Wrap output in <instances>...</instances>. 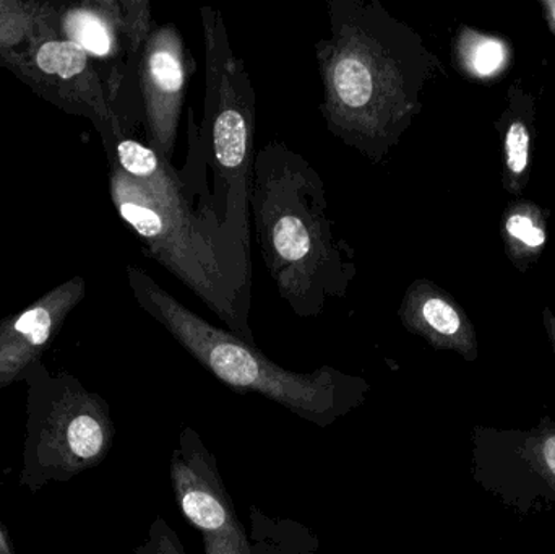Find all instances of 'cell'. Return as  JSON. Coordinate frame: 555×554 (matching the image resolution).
Instances as JSON below:
<instances>
[{"label": "cell", "instance_id": "1", "mask_svg": "<svg viewBox=\"0 0 555 554\" xmlns=\"http://www.w3.org/2000/svg\"><path fill=\"white\" fill-rule=\"evenodd\" d=\"M328 20V38L315 44L326 129L380 163L421 113L439 59L377 0H330Z\"/></svg>", "mask_w": 555, "mask_h": 554}, {"label": "cell", "instance_id": "2", "mask_svg": "<svg viewBox=\"0 0 555 554\" xmlns=\"http://www.w3.org/2000/svg\"><path fill=\"white\" fill-rule=\"evenodd\" d=\"M250 220L278 295L294 314L315 318L346 298L358 275L356 250L335 233L319 172L284 142L254 155Z\"/></svg>", "mask_w": 555, "mask_h": 554}, {"label": "cell", "instance_id": "3", "mask_svg": "<svg viewBox=\"0 0 555 554\" xmlns=\"http://www.w3.org/2000/svg\"><path fill=\"white\" fill-rule=\"evenodd\" d=\"M126 182L120 217L231 334L256 345L250 325L253 259L221 227L211 202L195 208L188 179L163 158L149 178L127 176Z\"/></svg>", "mask_w": 555, "mask_h": 554}, {"label": "cell", "instance_id": "4", "mask_svg": "<svg viewBox=\"0 0 555 554\" xmlns=\"http://www.w3.org/2000/svg\"><path fill=\"white\" fill-rule=\"evenodd\" d=\"M143 308L171 337L237 394H260L313 425H333L367 400L371 384L332 366L294 373L273 363L257 345L241 340L185 308L149 276L137 282Z\"/></svg>", "mask_w": 555, "mask_h": 554}, {"label": "cell", "instance_id": "5", "mask_svg": "<svg viewBox=\"0 0 555 554\" xmlns=\"http://www.w3.org/2000/svg\"><path fill=\"white\" fill-rule=\"evenodd\" d=\"M205 42V111L197 132L201 159L214 168L211 207L231 240L253 259V181L256 91L243 59L236 57L223 15L202 9Z\"/></svg>", "mask_w": 555, "mask_h": 554}, {"label": "cell", "instance_id": "6", "mask_svg": "<svg viewBox=\"0 0 555 554\" xmlns=\"http://www.w3.org/2000/svg\"><path fill=\"white\" fill-rule=\"evenodd\" d=\"M20 487L38 493L103 464L114 445L106 400L70 377L28 376Z\"/></svg>", "mask_w": 555, "mask_h": 554}, {"label": "cell", "instance_id": "7", "mask_svg": "<svg viewBox=\"0 0 555 554\" xmlns=\"http://www.w3.org/2000/svg\"><path fill=\"white\" fill-rule=\"evenodd\" d=\"M169 474L182 516L204 539L230 537L244 530L217 459L195 429L184 428L179 435Z\"/></svg>", "mask_w": 555, "mask_h": 554}, {"label": "cell", "instance_id": "8", "mask_svg": "<svg viewBox=\"0 0 555 554\" xmlns=\"http://www.w3.org/2000/svg\"><path fill=\"white\" fill-rule=\"evenodd\" d=\"M143 62L150 149L171 163L178 142L179 120L189 85V54L175 23L159 26L150 36Z\"/></svg>", "mask_w": 555, "mask_h": 554}, {"label": "cell", "instance_id": "9", "mask_svg": "<svg viewBox=\"0 0 555 554\" xmlns=\"http://www.w3.org/2000/svg\"><path fill=\"white\" fill-rule=\"evenodd\" d=\"M398 318L406 331L426 340L436 350L455 351L466 361L479 355L478 337L466 312L455 298L429 280L408 286Z\"/></svg>", "mask_w": 555, "mask_h": 554}, {"label": "cell", "instance_id": "10", "mask_svg": "<svg viewBox=\"0 0 555 554\" xmlns=\"http://www.w3.org/2000/svg\"><path fill=\"white\" fill-rule=\"evenodd\" d=\"M534 101L520 85L508 91V106L498 123L504 155V188L520 195L530 181L531 145H533Z\"/></svg>", "mask_w": 555, "mask_h": 554}, {"label": "cell", "instance_id": "11", "mask_svg": "<svg viewBox=\"0 0 555 554\" xmlns=\"http://www.w3.org/2000/svg\"><path fill=\"white\" fill-rule=\"evenodd\" d=\"M502 237L512 262L527 272L546 247L547 220L543 208L527 201L514 202L502 218Z\"/></svg>", "mask_w": 555, "mask_h": 554}, {"label": "cell", "instance_id": "12", "mask_svg": "<svg viewBox=\"0 0 555 554\" xmlns=\"http://www.w3.org/2000/svg\"><path fill=\"white\" fill-rule=\"evenodd\" d=\"M453 57L463 74L476 80H489L507 68L511 51L504 39L462 28L453 42Z\"/></svg>", "mask_w": 555, "mask_h": 554}, {"label": "cell", "instance_id": "13", "mask_svg": "<svg viewBox=\"0 0 555 554\" xmlns=\"http://www.w3.org/2000/svg\"><path fill=\"white\" fill-rule=\"evenodd\" d=\"M36 62L46 74L72 78L87 67V51L77 41H52L41 46Z\"/></svg>", "mask_w": 555, "mask_h": 554}, {"label": "cell", "instance_id": "14", "mask_svg": "<svg viewBox=\"0 0 555 554\" xmlns=\"http://www.w3.org/2000/svg\"><path fill=\"white\" fill-rule=\"evenodd\" d=\"M525 458L555 494V423L546 420L528 436Z\"/></svg>", "mask_w": 555, "mask_h": 554}, {"label": "cell", "instance_id": "15", "mask_svg": "<svg viewBox=\"0 0 555 554\" xmlns=\"http://www.w3.org/2000/svg\"><path fill=\"white\" fill-rule=\"evenodd\" d=\"M70 31L85 51L106 55L111 51V36L106 25L91 13H77L70 18Z\"/></svg>", "mask_w": 555, "mask_h": 554}, {"label": "cell", "instance_id": "16", "mask_svg": "<svg viewBox=\"0 0 555 554\" xmlns=\"http://www.w3.org/2000/svg\"><path fill=\"white\" fill-rule=\"evenodd\" d=\"M13 331L18 334L20 340L25 344L26 357L35 353V350L44 347L51 338L52 318L46 309L36 308L20 315L13 324Z\"/></svg>", "mask_w": 555, "mask_h": 554}, {"label": "cell", "instance_id": "17", "mask_svg": "<svg viewBox=\"0 0 555 554\" xmlns=\"http://www.w3.org/2000/svg\"><path fill=\"white\" fill-rule=\"evenodd\" d=\"M117 158L126 175L133 179L149 178L162 159L150 146L142 145L137 140L119 142Z\"/></svg>", "mask_w": 555, "mask_h": 554}, {"label": "cell", "instance_id": "18", "mask_svg": "<svg viewBox=\"0 0 555 554\" xmlns=\"http://www.w3.org/2000/svg\"><path fill=\"white\" fill-rule=\"evenodd\" d=\"M133 554H188L178 533L169 527L165 517L158 516L153 520L145 542Z\"/></svg>", "mask_w": 555, "mask_h": 554}, {"label": "cell", "instance_id": "19", "mask_svg": "<svg viewBox=\"0 0 555 554\" xmlns=\"http://www.w3.org/2000/svg\"><path fill=\"white\" fill-rule=\"evenodd\" d=\"M204 545L205 554H254L244 530L230 537L204 539Z\"/></svg>", "mask_w": 555, "mask_h": 554}, {"label": "cell", "instance_id": "20", "mask_svg": "<svg viewBox=\"0 0 555 554\" xmlns=\"http://www.w3.org/2000/svg\"><path fill=\"white\" fill-rule=\"evenodd\" d=\"M0 554H16L12 539H10L9 532H7L2 523H0Z\"/></svg>", "mask_w": 555, "mask_h": 554}, {"label": "cell", "instance_id": "21", "mask_svg": "<svg viewBox=\"0 0 555 554\" xmlns=\"http://www.w3.org/2000/svg\"><path fill=\"white\" fill-rule=\"evenodd\" d=\"M544 325H546L547 335H550L551 344H553L555 353V315L550 308L543 311Z\"/></svg>", "mask_w": 555, "mask_h": 554}, {"label": "cell", "instance_id": "22", "mask_svg": "<svg viewBox=\"0 0 555 554\" xmlns=\"http://www.w3.org/2000/svg\"><path fill=\"white\" fill-rule=\"evenodd\" d=\"M544 13H546L547 20H550L551 28L555 33V2H544Z\"/></svg>", "mask_w": 555, "mask_h": 554}]
</instances>
